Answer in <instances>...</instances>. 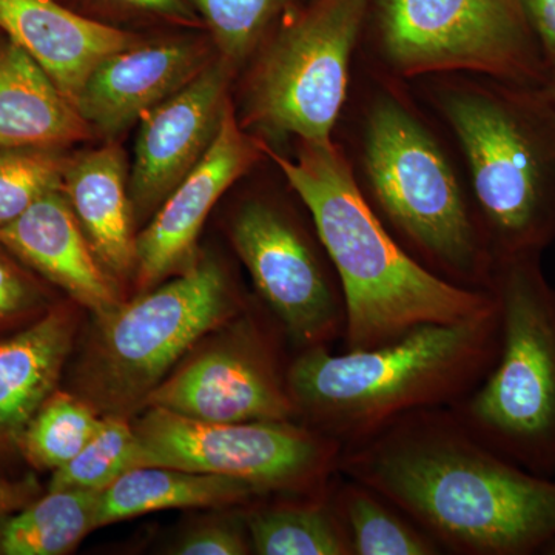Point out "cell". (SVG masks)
<instances>
[{"instance_id": "6da1fadb", "label": "cell", "mask_w": 555, "mask_h": 555, "mask_svg": "<svg viewBox=\"0 0 555 555\" xmlns=\"http://www.w3.org/2000/svg\"><path fill=\"white\" fill-rule=\"evenodd\" d=\"M339 473L385 496L444 554L534 555L555 539V478L486 448L449 408L408 412L343 448Z\"/></svg>"}, {"instance_id": "7a4b0ae2", "label": "cell", "mask_w": 555, "mask_h": 555, "mask_svg": "<svg viewBox=\"0 0 555 555\" xmlns=\"http://www.w3.org/2000/svg\"><path fill=\"white\" fill-rule=\"evenodd\" d=\"M308 208L346 305L345 350L374 349L425 324L455 323L495 305L491 291L449 283L398 243L367 203L356 169L331 141H298L295 158L262 141Z\"/></svg>"}, {"instance_id": "3957f363", "label": "cell", "mask_w": 555, "mask_h": 555, "mask_svg": "<svg viewBox=\"0 0 555 555\" xmlns=\"http://www.w3.org/2000/svg\"><path fill=\"white\" fill-rule=\"evenodd\" d=\"M500 345L495 298L478 315L425 324L374 349L299 350L288 364V390L302 425L353 447L408 412L460 403L488 377Z\"/></svg>"}, {"instance_id": "277c9868", "label": "cell", "mask_w": 555, "mask_h": 555, "mask_svg": "<svg viewBox=\"0 0 555 555\" xmlns=\"http://www.w3.org/2000/svg\"><path fill=\"white\" fill-rule=\"evenodd\" d=\"M452 131L469 196L495 259L543 255L555 243V102L543 86L488 76H427Z\"/></svg>"}, {"instance_id": "5b68a950", "label": "cell", "mask_w": 555, "mask_h": 555, "mask_svg": "<svg viewBox=\"0 0 555 555\" xmlns=\"http://www.w3.org/2000/svg\"><path fill=\"white\" fill-rule=\"evenodd\" d=\"M358 184L398 243L438 276L489 291V250L452 160L429 126L393 90L374 94L361 124Z\"/></svg>"}, {"instance_id": "8992f818", "label": "cell", "mask_w": 555, "mask_h": 555, "mask_svg": "<svg viewBox=\"0 0 555 555\" xmlns=\"http://www.w3.org/2000/svg\"><path fill=\"white\" fill-rule=\"evenodd\" d=\"M502 345L488 377L452 414L486 448L537 476L555 478V287L542 255L494 261Z\"/></svg>"}, {"instance_id": "52a82bcc", "label": "cell", "mask_w": 555, "mask_h": 555, "mask_svg": "<svg viewBox=\"0 0 555 555\" xmlns=\"http://www.w3.org/2000/svg\"><path fill=\"white\" fill-rule=\"evenodd\" d=\"M244 312L225 270L201 259L173 281L102 313L82 363L87 401L105 415L126 416L208 332Z\"/></svg>"}, {"instance_id": "ba28073f", "label": "cell", "mask_w": 555, "mask_h": 555, "mask_svg": "<svg viewBox=\"0 0 555 555\" xmlns=\"http://www.w3.org/2000/svg\"><path fill=\"white\" fill-rule=\"evenodd\" d=\"M369 0H315L268 40L248 80L244 122L270 138L331 141L349 93Z\"/></svg>"}, {"instance_id": "9c48e42d", "label": "cell", "mask_w": 555, "mask_h": 555, "mask_svg": "<svg viewBox=\"0 0 555 555\" xmlns=\"http://www.w3.org/2000/svg\"><path fill=\"white\" fill-rule=\"evenodd\" d=\"M377 47L398 78L465 73L526 86L546 79L520 0H379Z\"/></svg>"}, {"instance_id": "30bf717a", "label": "cell", "mask_w": 555, "mask_h": 555, "mask_svg": "<svg viewBox=\"0 0 555 555\" xmlns=\"http://www.w3.org/2000/svg\"><path fill=\"white\" fill-rule=\"evenodd\" d=\"M131 426L142 466L240 478L264 495L324 494L339 474L341 444L295 420L211 423L149 406Z\"/></svg>"}, {"instance_id": "8fae6325", "label": "cell", "mask_w": 555, "mask_h": 555, "mask_svg": "<svg viewBox=\"0 0 555 555\" xmlns=\"http://www.w3.org/2000/svg\"><path fill=\"white\" fill-rule=\"evenodd\" d=\"M233 247L259 297L299 350L343 339L346 305L320 236L313 240L286 208L248 199L230 224Z\"/></svg>"}, {"instance_id": "7c38bea8", "label": "cell", "mask_w": 555, "mask_h": 555, "mask_svg": "<svg viewBox=\"0 0 555 555\" xmlns=\"http://www.w3.org/2000/svg\"><path fill=\"white\" fill-rule=\"evenodd\" d=\"M275 338L243 312L210 349L150 392L144 406L211 423L292 422L297 409Z\"/></svg>"}, {"instance_id": "4fadbf2b", "label": "cell", "mask_w": 555, "mask_h": 555, "mask_svg": "<svg viewBox=\"0 0 555 555\" xmlns=\"http://www.w3.org/2000/svg\"><path fill=\"white\" fill-rule=\"evenodd\" d=\"M235 68L218 56L195 79L139 119L129 178L133 215L155 214L214 144Z\"/></svg>"}, {"instance_id": "5bb4252c", "label": "cell", "mask_w": 555, "mask_h": 555, "mask_svg": "<svg viewBox=\"0 0 555 555\" xmlns=\"http://www.w3.org/2000/svg\"><path fill=\"white\" fill-rule=\"evenodd\" d=\"M262 155L261 139L248 137L229 101L214 144L137 236L139 291H150L196 261V243L211 208Z\"/></svg>"}, {"instance_id": "9a60e30c", "label": "cell", "mask_w": 555, "mask_h": 555, "mask_svg": "<svg viewBox=\"0 0 555 555\" xmlns=\"http://www.w3.org/2000/svg\"><path fill=\"white\" fill-rule=\"evenodd\" d=\"M207 47L193 40L141 43L105 57L80 91V116L90 129L118 137L207 67Z\"/></svg>"}, {"instance_id": "2e32d148", "label": "cell", "mask_w": 555, "mask_h": 555, "mask_svg": "<svg viewBox=\"0 0 555 555\" xmlns=\"http://www.w3.org/2000/svg\"><path fill=\"white\" fill-rule=\"evenodd\" d=\"M0 246L96 315L120 302L113 276L94 255L62 189L46 193L0 229Z\"/></svg>"}, {"instance_id": "e0dca14e", "label": "cell", "mask_w": 555, "mask_h": 555, "mask_svg": "<svg viewBox=\"0 0 555 555\" xmlns=\"http://www.w3.org/2000/svg\"><path fill=\"white\" fill-rule=\"evenodd\" d=\"M0 30L30 54L73 105L105 57L139 43L131 33L80 16L54 0H0Z\"/></svg>"}, {"instance_id": "ac0fdd59", "label": "cell", "mask_w": 555, "mask_h": 555, "mask_svg": "<svg viewBox=\"0 0 555 555\" xmlns=\"http://www.w3.org/2000/svg\"><path fill=\"white\" fill-rule=\"evenodd\" d=\"M62 192L94 255L113 278L137 270V236L126 153L118 142L68 159Z\"/></svg>"}, {"instance_id": "d6986e66", "label": "cell", "mask_w": 555, "mask_h": 555, "mask_svg": "<svg viewBox=\"0 0 555 555\" xmlns=\"http://www.w3.org/2000/svg\"><path fill=\"white\" fill-rule=\"evenodd\" d=\"M75 328L68 309H54L0 341V449L20 447L28 423L56 389Z\"/></svg>"}, {"instance_id": "ffe728a7", "label": "cell", "mask_w": 555, "mask_h": 555, "mask_svg": "<svg viewBox=\"0 0 555 555\" xmlns=\"http://www.w3.org/2000/svg\"><path fill=\"white\" fill-rule=\"evenodd\" d=\"M90 134L79 109L30 54L0 38V149H62Z\"/></svg>"}, {"instance_id": "44dd1931", "label": "cell", "mask_w": 555, "mask_h": 555, "mask_svg": "<svg viewBox=\"0 0 555 555\" xmlns=\"http://www.w3.org/2000/svg\"><path fill=\"white\" fill-rule=\"evenodd\" d=\"M264 496L248 481L173 467L142 466L101 491L96 526L177 507L241 506Z\"/></svg>"}, {"instance_id": "7402d4cb", "label": "cell", "mask_w": 555, "mask_h": 555, "mask_svg": "<svg viewBox=\"0 0 555 555\" xmlns=\"http://www.w3.org/2000/svg\"><path fill=\"white\" fill-rule=\"evenodd\" d=\"M244 520L255 554L352 555L332 486L324 494L306 495L302 502L248 511Z\"/></svg>"}, {"instance_id": "603a6c76", "label": "cell", "mask_w": 555, "mask_h": 555, "mask_svg": "<svg viewBox=\"0 0 555 555\" xmlns=\"http://www.w3.org/2000/svg\"><path fill=\"white\" fill-rule=\"evenodd\" d=\"M101 491L60 489L30 503L0 525V554L61 555L72 553L96 529Z\"/></svg>"}, {"instance_id": "cb8c5ba5", "label": "cell", "mask_w": 555, "mask_h": 555, "mask_svg": "<svg viewBox=\"0 0 555 555\" xmlns=\"http://www.w3.org/2000/svg\"><path fill=\"white\" fill-rule=\"evenodd\" d=\"M332 500L352 555L444 554L433 537L360 481L339 473L332 485Z\"/></svg>"}, {"instance_id": "d4e9b609", "label": "cell", "mask_w": 555, "mask_h": 555, "mask_svg": "<svg viewBox=\"0 0 555 555\" xmlns=\"http://www.w3.org/2000/svg\"><path fill=\"white\" fill-rule=\"evenodd\" d=\"M102 423L104 415L86 398L54 390L28 423L20 447L33 466L54 473L86 448Z\"/></svg>"}, {"instance_id": "484cf974", "label": "cell", "mask_w": 555, "mask_h": 555, "mask_svg": "<svg viewBox=\"0 0 555 555\" xmlns=\"http://www.w3.org/2000/svg\"><path fill=\"white\" fill-rule=\"evenodd\" d=\"M142 467L141 448L126 416L104 415L96 436L67 465L54 470L49 491H104L124 474Z\"/></svg>"}, {"instance_id": "4316f807", "label": "cell", "mask_w": 555, "mask_h": 555, "mask_svg": "<svg viewBox=\"0 0 555 555\" xmlns=\"http://www.w3.org/2000/svg\"><path fill=\"white\" fill-rule=\"evenodd\" d=\"M68 159L61 149H0V229L16 221L46 193L61 189Z\"/></svg>"}, {"instance_id": "83f0119b", "label": "cell", "mask_w": 555, "mask_h": 555, "mask_svg": "<svg viewBox=\"0 0 555 555\" xmlns=\"http://www.w3.org/2000/svg\"><path fill=\"white\" fill-rule=\"evenodd\" d=\"M207 22L219 56L240 67L268 38L287 0H193Z\"/></svg>"}, {"instance_id": "f1b7e54d", "label": "cell", "mask_w": 555, "mask_h": 555, "mask_svg": "<svg viewBox=\"0 0 555 555\" xmlns=\"http://www.w3.org/2000/svg\"><path fill=\"white\" fill-rule=\"evenodd\" d=\"M171 553L179 555H244L251 553L246 520L217 521L193 529Z\"/></svg>"}, {"instance_id": "f546056e", "label": "cell", "mask_w": 555, "mask_h": 555, "mask_svg": "<svg viewBox=\"0 0 555 555\" xmlns=\"http://www.w3.org/2000/svg\"><path fill=\"white\" fill-rule=\"evenodd\" d=\"M35 288L9 258L0 255V318L16 315L36 302Z\"/></svg>"}, {"instance_id": "4dcf8cb0", "label": "cell", "mask_w": 555, "mask_h": 555, "mask_svg": "<svg viewBox=\"0 0 555 555\" xmlns=\"http://www.w3.org/2000/svg\"><path fill=\"white\" fill-rule=\"evenodd\" d=\"M520 3L550 72L555 68V0H520Z\"/></svg>"}, {"instance_id": "1f68e13d", "label": "cell", "mask_w": 555, "mask_h": 555, "mask_svg": "<svg viewBox=\"0 0 555 555\" xmlns=\"http://www.w3.org/2000/svg\"><path fill=\"white\" fill-rule=\"evenodd\" d=\"M36 486L31 481L14 483L0 477V520L17 513L22 507L30 505Z\"/></svg>"}, {"instance_id": "d6a6232c", "label": "cell", "mask_w": 555, "mask_h": 555, "mask_svg": "<svg viewBox=\"0 0 555 555\" xmlns=\"http://www.w3.org/2000/svg\"><path fill=\"white\" fill-rule=\"evenodd\" d=\"M118 2L126 3V5L133 7V9L160 14V16L170 17L175 21H195L192 11L184 5L182 0H118Z\"/></svg>"}, {"instance_id": "836d02e7", "label": "cell", "mask_w": 555, "mask_h": 555, "mask_svg": "<svg viewBox=\"0 0 555 555\" xmlns=\"http://www.w3.org/2000/svg\"><path fill=\"white\" fill-rule=\"evenodd\" d=\"M550 96L553 98L555 102V68L550 69L546 75L545 83H543Z\"/></svg>"}, {"instance_id": "e575fe53", "label": "cell", "mask_w": 555, "mask_h": 555, "mask_svg": "<svg viewBox=\"0 0 555 555\" xmlns=\"http://www.w3.org/2000/svg\"><path fill=\"white\" fill-rule=\"evenodd\" d=\"M542 554L555 555V539L553 540V542L550 543V545L545 547V550H543Z\"/></svg>"}]
</instances>
